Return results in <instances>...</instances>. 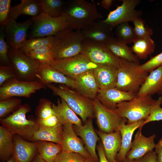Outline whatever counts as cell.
<instances>
[{"mask_svg": "<svg viewBox=\"0 0 162 162\" xmlns=\"http://www.w3.org/2000/svg\"><path fill=\"white\" fill-rule=\"evenodd\" d=\"M82 30L71 28L53 36L52 49L54 60L71 58L82 53L86 41Z\"/></svg>", "mask_w": 162, "mask_h": 162, "instance_id": "cell-1", "label": "cell"}, {"mask_svg": "<svg viewBox=\"0 0 162 162\" xmlns=\"http://www.w3.org/2000/svg\"><path fill=\"white\" fill-rule=\"evenodd\" d=\"M62 14L68 20L70 28L75 30H82L103 18L95 4L85 0L67 2Z\"/></svg>", "mask_w": 162, "mask_h": 162, "instance_id": "cell-2", "label": "cell"}, {"mask_svg": "<svg viewBox=\"0 0 162 162\" xmlns=\"http://www.w3.org/2000/svg\"><path fill=\"white\" fill-rule=\"evenodd\" d=\"M44 84L52 91L54 95L63 99L76 114L80 117L84 123L88 119L94 117L92 100L65 86H57L52 84Z\"/></svg>", "mask_w": 162, "mask_h": 162, "instance_id": "cell-3", "label": "cell"}, {"mask_svg": "<svg viewBox=\"0 0 162 162\" xmlns=\"http://www.w3.org/2000/svg\"><path fill=\"white\" fill-rule=\"evenodd\" d=\"M30 110L28 104L21 105L11 114L0 118V123L14 135L32 140L39 126L37 121L26 118V114Z\"/></svg>", "mask_w": 162, "mask_h": 162, "instance_id": "cell-4", "label": "cell"}, {"mask_svg": "<svg viewBox=\"0 0 162 162\" xmlns=\"http://www.w3.org/2000/svg\"><path fill=\"white\" fill-rule=\"evenodd\" d=\"M120 59L115 88L122 91L137 94L148 74L141 70L140 64Z\"/></svg>", "mask_w": 162, "mask_h": 162, "instance_id": "cell-5", "label": "cell"}, {"mask_svg": "<svg viewBox=\"0 0 162 162\" xmlns=\"http://www.w3.org/2000/svg\"><path fill=\"white\" fill-rule=\"evenodd\" d=\"M31 19L32 23L28 32V39L53 36L59 32L70 28L68 20L63 14L52 17L41 12Z\"/></svg>", "mask_w": 162, "mask_h": 162, "instance_id": "cell-6", "label": "cell"}, {"mask_svg": "<svg viewBox=\"0 0 162 162\" xmlns=\"http://www.w3.org/2000/svg\"><path fill=\"white\" fill-rule=\"evenodd\" d=\"M155 100L152 96L136 95L131 100L118 104L115 110L121 117L127 119V124H131L146 120Z\"/></svg>", "mask_w": 162, "mask_h": 162, "instance_id": "cell-7", "label": "cell"}, {"mask_svg": "<svg viewBox=\"0 0 162 162\" xmlns=\"http://www.w3.org/2000/svg\"><path fill=\"white\" fill-rule=\"evenodd\" d=\"M8 55L17 79L25 81L37 80L36 75L40 64L39 62L19 49L9 47Z\"/></svg>", "mask_w": 162, "mask_h": 162, "instance_id": "cell-8", "label": "cell"}, {"mask_svg": "<svg viewBox=\"0 0 162 162\" xmlns=\"http://www.w3.org/2000/svg\"><path fill=\"white\" fill-rule=\"evenodd\" d=\"M46 87L38 80L33 81L11 79L0 87V100L16 97L30 98L32 94Z\"/></svg>", "mask_w": 162, "mask_h": 162, "instance_id": "cell-9", "label": "cell"}, {"mask_svg": "<svg viewBox=\"0 0 162 162\" xmlns=\"http://www.w3.org/2000/svg\"><path fill=\"white\" fill-rule=\"evenodd\" d=\"M99 65L92 62L82 54L70 58L55 60L50 65L73 80L87 71L94 70Z\"/></svg>", "mask_w": 162, "mask_h": 162, "instance_id": "cell-10", "label": "cell"}, {"mask_svg": "<svg viewBox=\"0 0 162 162\" xmlns=\"http://www.w3.org/2000/svg\"><path fill=\"white\" fill-rule=\"evenodd\" d=\"M94 116L100 131L110 133L119 130L122 125L127 122L115 110L107 108L96 98L92 100Z\"/></svg>", "mask_w": 162, "mask_h": 162, "instance_id": "cell-11", "label": "cell"}, {"mask_svg": "<svg viewBox=\"0 0 162 162\" xmlns=\"http://www.w3.org/2000/svg\"><path fill=\"white\" fill-rule=\"evenodd\" d=\"M98 65L107 64L118 68L121 59L110 50L106 44L86 40L82 52Z\"/></svg>", "mask_w": 162, "mask_h": 162, "instance_id": "cell-12", "label": "cell"}, {"mask_svg": "<svg viewBox=\"0 0 162 162\" xmlns=\"http://www.w3.org/2000/svg\"><path fill=\"white\" fill-rule=\"evenodd\" d=\"M122 4L114 10L110 11L107 17L100 20L112 28L124 22H132L141 13L135 9L140 3V0H123Z\"/></svg>", "mask_w": 162, "mask_h": 162, "instance_id": "cell-13", "label": "cell"}, {"mask_svg": "<svg viewBox=\"0 0 162 162\" xmlns=\"http://www.w3.org/2000/svg\"><path fill=\"white\" fill-rule=\"evenodd\" d=\"M32 23L31 19L19 22L13 18L9 17L4 26V33L5 40L10 47L14 49H20L27 39Z\"/></svg>", "mask_w": 162, "mask_h": 162, "instance_id": "cell-14", "label": "cell"}, {"mask_svg": "<svg viewBox=\"0 0 162 162\" xmlns=\"http://www.w3.org/2000/svg\"><path fill=\"white\" fill-rule=\"evenodd\" d=\"M84 145L82 140L75 133L73 125L66 124L63 125L62 139L61 144L63 152L77 153L86 158H92Z\"/></svg>", "mask_w": 162, "mask_h": 162, "instance_id": "cell-15", "label": "cell"}, {"mask_svg": "<svg viewBox=\"0 0 162 162\" xmlns=\"http://www.w3.org/2000/svg\"><path fill=\"white\" fill-rule=\"evenodd\" d=\"M156 137L154 134L146 137L142 134L141 130L139 129L135 135L126 158L131 160H138L153 151L155 146L154 140Z\"/></svg>", "mask_w": 162, "mask_h": 162, "instance_id": "cell-16", "label": "cell"}, {"mask_svg": "<svg viewBox=\"0 0 162 162\" xmlns=\"http://www.w3.org/2000/svg\"><path fill=\"white\" fill-rule=\"evenodd\" d=\"M85 123L78 126L73 125L74 130L81 138L92 157L97 161L98 158L96 149L97 142L100 138L94 129L92 118L88 119Z\"/></svg>", "mask_w": 162, "mask_h": 162, "instance_id": "cell-17", "label": "cell"}, {"mask_svg": "<svg viewBox=\"0 0 162 162\" xmlns=\"http://www.w3.org/2000/svg\"><path fill=\"white\" fill-rule=\"evenodd\" d=\"M112 29L99 20L82 30L86 40L106 44L114 38Z\"/></svg>", "mask_w": 162, "mask_h": 162, "instance_id": "cell-18", "label": "cell"}, {"mask_svg": "<svg viewBox=\"0 0 162 162\" xmlns=\"http://www.w3.org/2000/svg\"><path fill=\"white\" fill-rule=\"evenodd\" d=\"M136 94L113 88L103 90L99 89L96 98L106 107L115 110L118 104L131 100Z\"/></svg>", "mask_w": 162, "mask_h": 162, "instance_id": "cell-19", "label": "cell"}, {"mask_svg": "<svg viewBox=\"0 0 162 162\" xmlns=\"http://www.w3.org/2000/svg\"><path fill=\"white\" fill-rule=\"evenodd\" d=\"M36 77L37 80L44 84L55 83L63 84L72 89L75 88L74 80L68 77L50 65L40 64Z\"/></svg>", "mask_w": 162, "mask_h": 162, "instance_id": "cell-20", "label": "cell"}, {"mask_svg": "<svg viewBox=\"0 0 162 162\" xmlns=\"http://www.w3.org/2000/svg\"><path fill=\"white\" fill-rule=\"evenodd\" d=\"M90 70L80 75L74 80L76 91L93 100L96 98L99 89L94 72Z\"/></svg>", "mask_w": 162, "mask_h": 162, "instance_id": "cell-21", "label": "cell"}, {"mask_svg": "<svg viewBox=\"0 0 162 162\" xmlns=\"http://www.w3.org/2000/svg\"><path fill=\"white\" fill-rule=\"evenodd\" d=\"M96 132L102 141L107 160L109 162H115L121 146L120 131L118 130L112 133H105L96 130Z\"/></svg>", "mask_w": 162, "mask_h": 162, "instance_id": "cell-22", "label": "cell"}, {"mask_svg": "<svg viewBox=\"0 0 162 162\" xmlns=\"http://www.w3.org/2000/svg\"><path fill=\"white\" fill-rule=\"evenodd\" d=\"M14 146L12 155L16 162H31L38 150L35 142L27 141L16 134L14 135Z\"/></svg>", "mask_w": 162, "mask_h": 162, "instance_id": "cell-23", "label": "cell"}, {"mask_svg": "<svg viewBox=\"0 0 162 162\" xmlns=\"http://www.w3.org/2000/svg\"><path fill=\"white\" fill-rule=\"evenodd\" d=\"M118 68L110 65H99L94 70V75L99 89L115 88Z\"/></svg>", "mask_w": 162, "mask_h": 162, "instance_id": "cell-24", "label": "cell"}, {"mask_svg": "<svg viewBox=\"0 0 162 162\" xmlns=\"http://www.w3.org/2000/svg\"><path fill=\"white\" fill-rule=\"evenodd\" d=\"M162 95V65L150 72L138 91L137 96Z\"/></svg>", "mask_w": 162, "mask_h": 162, "instance_id": "cell-25", "label": "cell"}, {"mask_svg": "<svg viewBox=\"0 0 162 162\" xmlns=\"http://www.w3.org/2000/svg\"><path fill=\"white\" fill-rule=\"evenodd\" d=\"M145 120H141L131 124L124 123L121 126L119 130L122 136L121 146L116 157L118 161L121 162L126 158L127 154L131 148L133 134Z\"/></svg>", "mask_w": 162, "mask_h": 162, "instance_id": "cell-26", "label": "cell"}, {"mask_svg": "<svg viewBox=\"0 0 162 162\" xmlns=\"http://www.w3.org/2000/svg\"><path fill=\"white\" fill-rule=\"evenodd\" d=\"M52 107L59 123L62 125L71 124L82 125V121L62 98L58 99L57 104H52Z\"/></svg>", "mask_w": 162, "mask_h": 162, "instance_id": "cell-27", "label": "cell"}, {"mask_svg": "<svg viewBox=\"0 0 162 162\" xmlns=\"http://www.w3.org/2000/svg\"><path fill=\"white\" fill-rule=\"evenodd\" d=\"M21 1L19 4L11 7L9 17L16 20L22 15L34 17L41 13L39 0H21Z\"/></svg>", "mask_w": 162, "mask_h": 162, "instance_id": "cell-28", "label": "cell"}, {"mask_svg": "<svg viewBox=\"0 0 162 162\" xmlns=\"http://www.w3.org/2000/svg\"><path fill=\"white\" fill-rule=\"evenodd\" d=\"M63 125L59 124L51 128L39 127L32 140L34 141H44L61 145L62 139Z\"/></svg>", "mask_w": 162, "mask_h": 162, "instance_id": "cell-29", "label": "cell"}, {"mask_svg": "<svg viewBox=\"0 0 162 162\" xmlns=\"http://www.w3.org/2000/svg\"><path fill=\"white\" fill-rule=\"evenodd\" d=\"M112 53L119 58L139 64L140 61L131 47L114 38L106 44Z\"/></svg>", "mask_w": 162, "mask_h": 162, "instance_id": "cell-30", "label": "cell"}, {"mask_svg": "<svg viewBox=\"0 0 162 162\" xmlns=\"http://www.w3.org/2000/svg\"><path fill=\"white\" fill-rule=\"evenodd\" d=\"M133 43L131 50L139 59H146L154 52L155 47V43L150 36L137 38Z\"/></svg>", "mask_w": 162, "mask_h": 162, "instance_id": "cell-31", "label": "cell"}, {"mask_svg": "<svg viewBox=\"0 0 162 162\" xmlns=\"http://www.w3.org/2000/svg\"><path fill=\"white\" fill-rule=\"evenodd\" d=\"M14 146V134L2 126H0V159L7 161L12 156Z\"/></svg>", "mask_w": 162, "mask_h": 162, "instance_id": "cell-32", "label": "cell"}, {"mask_svg": "<svg viewBox=\"0 0 162 162\" xmlns=\"http://www.w3.org/2000/svg\"><path fill=\"white\" fill-rule=\"evenodd\" d=\"M39 156L46 162H54L62 148L61 145L44 141L35 142Z\"/></svg>", "mask_w": 162, "mask_h": 162, "instance_id": "cell-33", "label": "cell"}, {"mask_svg": "<svg viewBox=\"0 0 162 162\" xmlns=\"http://www.w3.org/2000/svg\"><path fill=\"white\" fill-rule=\"evenodd\" d=\"M41 12L52 17L62 15L67 2L61 0H39Z\"/></svg>", "mask_w": 162, "mask_h": 162, "instance_id": "cell-34", "label": "cell"}, {"mask_svg": "<svg viewBox=\"0 0 162 162\" xmlns=\"http://www.w3.org/2000/svg\"><path fill=\"white\" fill-rule=\"evenodd\" d=\"M27 55L40 64L50 65L55 60L52 54V44L39 47L31 51Z\"/></svg>", "mask_w": 162, "mask_h": 162, "instance_id": "cell-35", "label": "cell"}, {"mask_svg": "<svg viewBox=\"0 0 162 162\" xmlns=\"http://www.w3.org/2000/svg\"><path fill=\"white\" fill-rule=\"evenodd\" d=\"M116 27V38L123 43L127 44L133 43L137 38L134 27L128 22L122 23Z\"/></svg>", "mask_w": 162, "mask_h": 162, "instance_id": "cell-36", "label": "cell"}, {"mask_svg": "<svg viewBox=\"0 0 162 162\" xmlns=\"http://www.w3.org/2000/svg\"><path fill=\"white\" fill-rule=\"evenodd\" d=\"M53 36L27 39L19 50L27 54L31 51L42 46L52 44Z\"/></svg>", "mask_w": 162, "mask_h": 162, "instance_id": "cell-37", "label": "cell"}, {"mask_svg": "<svg viewBox=\"0 0 162 162\" xmlns=\"http://www.w3.org/2000/svg\"><path fill=\"white\" fill-rule=\"evenodd\" d=\"M19 98L13 97L0 100V118H5L17 109L22 104Z\"/></svg>", "mask_w": 162, "mask_h": 162, "instance_id": "cell-38", "label": "cell"}, {"mask_svg": "<svg viewBox=\"0 0 162 162\" xmlns=\"http://www.w3.org/2000/svg\"><path fill=\"white\" fill-rule=\"evenodd\" d=\"M38 119H45L55 115L52 107V104L45 98L41 99L37 109Z\"/></svg>", "mask_w": 162, "mask_h": 162, "instance_id": "cell-39", "label": "cell"}, {"mask_svg": "<svg viewBox=\"0 0 162 162\" xmlns=\"http://www.w3.org/2000/svg\"><path fill=\"white\" fill-rule=\"evenodd\" d=\"M4 26H0V65L11 66L8 56L9 46L5 38Z\"/></svg>", "mask_w": 162, "mask_h": 162, "instance_id": "cell-40", "label": "cell"}, {"mask_svg": "<svg viewBox=\"0 0 162 162\" xmlns=\"http://www.w3.org/2000/svg\"><path fill=\"white\" fill-rule=\"evenodd\" d=\"M162 104V96L159 97L152 105L150 114L139 128L141 130L143 126L150 122L162 120V108L160 106Z\"/></svg>", "mask_w": 162, "mask_h": 162, "instance_id": "cell-41", "label": "cell"}, {"mask_svg": "<svg viewBox=\"0 0 162 162\" xmlns=\"http://www.w3.org/2000/svg\"><path fill=\"white\" fill-rule=\"evenodd\" d=\"M134 25V29L137 38L152 35V30L146 24L145 21L139 16L132 22Z\"/></svg>", "mask_w": 162, "mask_h": 162, "instance_id": "cell-42", "label": "cell"}, {"mask_svg": "<svg viewBox=\"0 0 162 162\" xmlns=\"http://www.w3.org/2000/svg\"><path fill=\"white\" fill-rule=\"evenodd\" d=\"M86 159L77 153L62 151L58 154L54 162H84Z\"/></svg>", "mask_w": 162, "mask_h": 162, "instance_id": "cell-43", "label": "cell"}, {"mask_svg": "<svg viewBox=\"0 0 162 162\" xmlns=\"http://www.w3.org/2000/svg\"><path fill=\"white\" fill-rule=\"evenodd\" d=\"M162 65V52L151 58L146 63L139 65L140 68L143 71L148 73Z\"/></svg>", "mask_w": 162, "mask_h": 162, "instance_id": "cell-44", "label": "cell"}, {"mask_svg": "<svg viewBox=\"0 0 162 162\" xmlns=\"http://www.w3.org/2000/svg\"><path fill=\"white\" fill-rule=\"evenodd\" d=\"M11 0H0V26H4L9 17Z\"/></svg>", "mask_w": 162, "mask_h": 162, "instance_id": "cell-45", "label": "cell"}, {"mask_svg": "<svg viewBox=\"0 0 162 162\" xmlns=\"http://www.w3.org/2000/svg\"><path fill=\"white\" fill-rule=\"evenodd\" d=\"M16 78V74L11 66H0V86L8 80Z\"/></svg>", "mask_w": 162, "mask_h": 162, "instance_id": "cell-46", "label": "cell"}, {"mask_svg": "<svg viewBox=\"0 0 162 162\" xmlns=\"http://www.w3.org/2000/svg\"><path fill=\"white\" fill-rule=\"evenodd\" d=\"M39 126L45 128H51L60 124L55 115L45 119H38L37 120Z\"/></svg>", "mask_w": 162, "mask_h": 162, "instance_id": "cell-47", "label": "cell"}, {"mask_svg": "<svg viewBox=\"0 0 162 162\" xmlns=\"http://www.w3.org/2000/svg\"><path fill=\"white\" fill-rule=\"evenodd\" d=\"M134 161V162H157V155L155 152L153 151L142 158Z\"/></svg>", "mask_w": 162, "mask_h": 162, "instance_id": "cell-48", "label": "cell"}, {"mask_svg": "<svg viewBox=\"0 0 162 162\" xmlns=\"http://www.w3.org/2000/svg\"><path fill=\"white\" fill-rule=\"evenodd\" d=\"M155 152L157 156V162H162V137L155 144Z\"/></svg>", "mask_w": 162, "mask_h": 162, "instance_id": "cell-49", "label": "cell"}, {"mask_svg": "<svg viewBox=\"0 0 162 162\" xmlns=\"http://www.w3.org/2000/svg\"><path fill=\"white\" fill-rule=\"evenodd\" d=\"M97 150L100 162H109L106 157L101 143L100 142L98 145L97 147ZM115 162H119V161L116 160Z\"/></svg>", "mask_w": 162, "mask_h": 162, "instance_id": "cell-50", "label": "cell"}, {"mask_svg": "<svg viewBox=\"0 0 162 162\" xmlns=\"http://www.w3.org/2000/svg\"><path fill=\"white\" fill-rule=\"evenodd\" d=\"M114 1L113 0H102L101 2L100 5L104 8L108 10Z\"/></svg>", "mask_w": 162, "mask_h": 162, "instance_id": "cell-51", "label": "cell"}, {"mask_svg": "<svg viewBox=\"0 0 162 162\" xmlns=\"http://www.w3.org/2000/svg\"><path fill=\"white\" fill-rule=\"evenodd\" d=\"M32 162H46L42 159L38 155L36 156L33 159Z\"/></svg>", "mask_w": 162, "mask_h": 162, "instance_id": "cell-52", "label": "cell"}, {"mask_svg": "<svg viewBox=\"0 0 162 162\" xmlns=\"http://www.w3.org/2000/svg\"><path fill=\"white\" fill-rule=\"evenodd\" d=\"M6 162H16L14 157L12 155Z\"/></svg>", "mask_w": 162, "mask_h": 162, "instance_id": "cell-53", "label": "cell"}, {"mask_svg": "<svg viewBox=\"0 0 162 162\" xmlns=\"http://www.w3.org/2000/svg\"><path fill=\"white\" fill-rule=\"evenodd\" d=\"M96 161L93 158H86L84 162H96Z\"/></svg>", "mask_w": 162, "mask_h": 162, "instance_id": "cell-54", "label": "cell"}, {"mask_svg": "<svg viewBox=\"0 0 162 162\" xmlns=\"http://www.w3.org/2000/svg\"><path fill=\"white\" fill-rule=\"evenodd\" d=\"M134 162V160H128L127 159V158H125L124 160H123L121 162Z\"/></svg>", "mask_w": 162, "mask_h": 162, "instance_id": "cell-55", "label": "cell"}]
</instances>
